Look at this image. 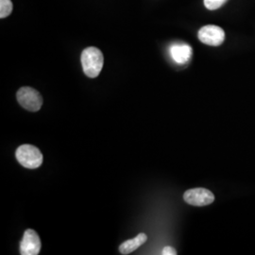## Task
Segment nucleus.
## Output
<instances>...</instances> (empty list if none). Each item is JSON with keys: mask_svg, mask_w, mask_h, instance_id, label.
Listing matches in <instances>:
<instances>
[{"mask_svg": "<svg viewBox=\"0 0 255 255\" xmlns=\"http://www.w3.org/2000/svg\"><path fill=\"white\" fill-rule=\"evenodd\" d=\"M81 61L83 72L87 77L94 79L101 74L104 64V57L98 47L90 46L85 48L82 51Z\"/></svg>", "mask_w": 255, "mask_h": 255, "instance_id": "1", "label": "nucleus"}, {"mask_svg": "<svg viewBox=\"0 0 255 255\" xmlns=\"http://www.w3.org/2000/svg\"><path fill=\"white\" fill-rule=\"evenodd\" d=\"M16 159L24 167L35 169L43 164V154L40 149L32 145H22L15 152Z\"/></svg>", "mask_w": 255, "mask_h": 255, "instance_id": "2", "label": "nucleus"}, {"mask_svg": "<svg viewBox=\"0 0 255 255\" xmlns=\"http://www.w3.org/2000/svg\"><path fill=\"white\" fill-rule=\"evenodd\" d=\"M16 98L19 104L24 109L37 112L43 105V98L39 92L31 87H22L19 89Z\"/></svg>", "mask_w": 255, "mask_h": 255, "instance_id": "3", "label": "nucleus"}, {"mask_svg": "<svg viewBox=\"0 0 255 255\" xmlns=\"http://www.w3.org/2000/svg\"><path fill=\"white\" fill-rule=\"evenodd\" d=\"M199 39L201 43L212 46H219L225 40L224 30L215 25H207L199 30Z\"/></svg>", "mask_w": 255, "mask_h": 255, "instance_id": "4", "label": "nucleus"}, {"mask_svg": "<svg viewBox=\"0 0 255 255\" xmlns=\"http://www.w3.org/2000/svg\"><path fill=\"white\" fill-rule=\"evenodd\" d=\"M183 200L193 206H206L215 201V196L212 192L205 188L189 189L183 194Z\"/></svg>", "mask_w": 255, "mask_h": 255, "instance_id": "5", "label": "nucleus"}, {"mask_svg": "<svg viewBox=\"0 0 255 255\" xmlns=\"http://www.w3.org/2000/svg\"><path fill=\"white\" fill-rule=\"evenodd\" d=\"M41 240L35 231L27 229L20 243V254L22 255H37L41 251Z\"/></svg>", "mask_w": 255, "mask_h": 255, "instance_id": "6", "label": "nucleus"}, {"mask_svg": "<svg viewBox=\"0 0 255 255\" xmlns=\"http://www.w3.org/2000/svg\"><path fill=\"white\" fill-rule=\"evenodd\" d=\"M170 56L174 62L179 64H186L191 59L193 50L191 46L186 44H175L170 49Z\"/></svg>", "mask_w": 255, "mask_h": 255, "instance_id": "7", "label": "nucleus"}, {"mask_svg": "<svg viewBox=\"0 0 255 255\" xmlns=\"http://www.w3.org/2000/svg\"><path fill=\"white\" fill-rule=\"evenodd\" d=\"M147 240L146 234H139L136 237L123 242L119 247L121 255H129L134 252L139 247L142 246Z\"/></svg>", "mask_w": 255, "mask_h": 255, "instance_id": "8", "label": "nucleus"}, {"mask_svg": "<svg viewBox=\"0 0 255 255\" xmlns=\"http://www.w3.org/2000/svg\"><path fill=\"white\" fill-rule=\"evenodd\" d=\"M13 5L11 0H0V18H6L11 13Z\"/></svg>", "mask_w": 255, "mask_h": 255, "instance_id": "9", "label": "nucleus"}, {"mask_svg": "<svg viewBox=\"0 0 255 255\" xmlns=\"http://www.w3.org/2000/svg\"><path fill=\"white\" fill-rule=\"evenodd\" d=\"M227 1L228 0H204V6L210 10H215L223 6Z\"/></svg>", "mask_w": 255, "mask_h": 255, "instance_id": "10", "label": "nucleus"}, {"mask_svg": "<svg viewBox=\"0 0 255 255\" xmlns=\"http://www.w3.org/2000/svg\"><path fill=\"white\" fill-rule=\"evenodd\" d=\"M162 255H177V252L176 250L172 248V247L167 246L164 247L162 251Z\"/></svg>", "mask_w": 255, "mask_h": 255, "instance_id": "11", "label": "nucleus"}]
</instances>
